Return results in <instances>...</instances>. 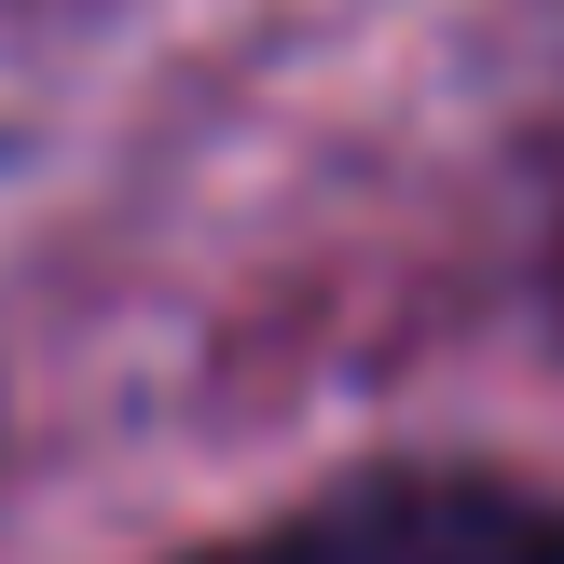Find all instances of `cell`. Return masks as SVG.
Masks as SVG:
<instances>
[{
    "instance_id": "obj_1",
    "label": "cell",
    "mask_w": 564,
    "mask_h": 564,
    "mask_svg": "<svg viewBox=\"0 0 564 564\" xmlns=\"http://www.w3.org/2000/svg\"><path fill=\"white\" fill-rule=\"evenodd\" d=\"M180 564H564V496L523 468H468V455H400L317 482L303 510L207 538Z\"/></svg>"
}]
</instances>
